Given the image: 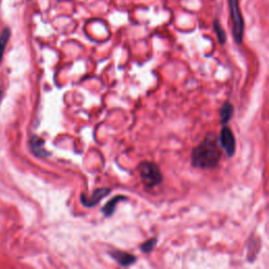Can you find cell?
I'll return each mask as SVG.
<instances>
[{"label": "cell", "instance_id": "4fadbf2b", "mask_svg": "<svg viewBox=\"0 0 269 269\" xmlns=\"http://www.w3.org/2000/svg\"><path fill=\"white\" fill-rule=\"evenodd\" d=\"M0 93H2V91H0Z\"/></svg>", "mask_w": 269, "mask_h": 269}, {"label": "cell", "instance_id": "ba28073f", "mask_svg": "<svg viewBox=\"0 0 269 269\" xmlns=\"http://www.w3.org/2000/svg\"><path fill=\"white\" fill-rule=\"evenodd\" d=\"M234 111H235L234 105L230 102L226 101L223 104V106L221 107V110H220V122L222 125H226L230 121V119L234 115Z\"/></svg>", "mask_w": 269, "mask_h": 269}, {"label": "cell", "instance_id": "7c38bea8", "mask_svg": "<svg viewBox=\"0 0 269 269\" xmlns=\"http://www.w3.org/2000/svg\"><path fill=\"white\" fill-rule=\"evenodd\" d=\"M9 37H10V32L8 30L4 31L2 37H0V61H2L3 59V56L5 53V49L7 46V42L9 40Z\"/></svg>", "mask_w": 269, "mask_h": 269}, {"label": "cell", "instance_id": "9c48e42d", "mask_svg": "<svg viewBox=\"0 0 269 269\" xmlns=\"http://www.w3.org/2000/svg\"><path fill=\"white\" fill-rule=\"evenodd\" d=\"M124 200H126V197H124V196H116V197L112 198V199L108 203H106L102 208V212L104 214V216H106V217L112 216V214H114L115 210H116V205L120 201H124Z\"/></svg>", "mask_w": 269, "mask_h": 269}, {"label": "cell", "instance_id": "8fae6325", "mask_svg": "<svg viewBox=\"0 0 269 269\" xmlns=\"http://www.w3.org/2000/svg\"><path fill=\"white\" fill-rule=\"evenodd\" d=\"M214 27H215V32L217 34V38H218L219 42L221 45H224L225 41H226V34H225V31L223 30L221 23L218 20H215Z\"/></svg>", "mask_w": 269, "mask_h": 269}, {"label": "cell", "instance_id": "30bf717a", "mask_svg": "<svg viewBox=\"0 0 269 269\" xmlns=\"http://www.w3.org/2000/svg\"><path fill=\"white\" fill-rule=\"evenodd\" d=\"M157 242H158L157 238H151V239L145 241L144 243L141 244L140 249H141V251H143L145 253H149L156 247V245H157Z\"/></svg>", "mask_w": 269, "mask_h": 269}, {"label": "cell", "instance_id": "7a4b0ae2", "mask_svg": "<svg viewBox=\"0 0 269 269\" xmlns=\"http://www.w3.org/2000/svg\"><path fill=\"white\" fill-rule=\"evenodd\" d=\"M138 172L143 184L148 187H156L160 185L163 181V176L160 167L151 161H143L138 165Z\"/></svg>", "mask_w": 269, "mask_h": 269}, {"label": "cell", "instance_id": "3957f363", "mask_svg": "<svg viewBox=\"0 0 269 269\" xmlns=\"http://www.w3.org/2000/svg\"><path fill=\"white\" fill-rule=\"evenodd\" d=\"M230 9V17L233 22V35L237 44H242L244 36V20L241 14L239 0H228Z\"/></svg>", "mask_w": 269, "mask_h": 269}, {"label": "cell", "instance_id": "6da1fadb", "mask_svg": "<svg viewBox=\"0 0 269 269\" xmlns=\"http://www.w3.org/2000/svg\"><path fill=\"white\" fill-rule=\"evenodd\" d=\"M222 157L219 138L215 134H208L202 142L191 151V165L197 168H216Z\"/></svg>", "mask_w": 269, "mask_h": 269}, {"label": "cell", "instance_id": "52a82bcc", "mask_svg": "<svg viewBox=\"0 0 269 269\" xmlns=\"http://www.w3.org/2000/svg\"><path fill=\"white\" fill-rule=\"evenodd\" d=\"M45 143H44V140L38 138V137H33L31 140V146L33 149V152L37 156V157L40 158H46L49 157L50 153L45 149L44 147Z\"/></svg>", "mask_w": 269, "mask_h": 269}, {"label": "cell", "instance_id": "8992f818", "mask_svg": "<svg viewBox=\"0 0 269 269\" xmlns=\"http://www.w3.org/2000/svg\"><path fill=\"white\" fill-rule=\"evenodd\" d=\"M109 256L122 267L130 266L133 263H135L136 260H137V258L134 256V254L129 253V252H125V251H121V250L110 251Z\"/></svg>", "mask_w": 269, "mask_h": 269}, {"label": "cell", "instance_id": "277c9868", "mask_svg": "<svg viewBox=\"0 0 269 269\" xmlns=\"http://www.w3.org/2000/svg\"><path fill=\"white\" fill-rule=\"evenodd\" d=\"M219 144L221 148L227 153L228 157H234L236 152V139L233 131L228 126H223L221 130L220 138H219Z\"/></svg>", "mask_w": 269, "mask_h": 269}, {"label": "cell", "instance_id": "5b68a950", "mask_svg": "<svg viewBox=\"0 0 269 269\" xmlns=\"http://www.w3.org/2000/svg\"><path fill=\"white\" fill-rule=\"evenodd\" d=\"M109 193H110V188H107V187L96 188L90 197H88L84 194H81L80 201L83 206H86L88 208L95 207L102 199H104L106 196H108Z\"/></svg>", "mask_w": 269, "mask_h": 269}]
</instances>
